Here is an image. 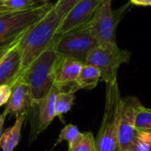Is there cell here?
Returning <instances> with one entry per match:
<instances>
[{
  "label": "cell",
  "instance_id": "3957f363",
  "mask_svg": "<svg viewBox=\"0 0 151 151\" xmlns=\"http://www.w3.org/2000/svg\"><path fill=\"white\" fill-rule=\"evenodd\" d=\"M53 6L51 3H42L37 6L19 12H5L0 14V48L17 42L35 23Z\"/></svg>",
  "mask_w": 151,
  "mask_h": 151
},
{
  "label": "cell",
  "instance_id": "44dd1931",
  "mask_svg": "<svg viewBox=\"0 0 151 151\" xmlns=\"http://www.w3.org/2000/svg\"><path fill=\"white\" fill-rule=\"evenodd\" d=\"M134 151H151V132L136 131Z\"/></svg>",
  "mask_w": 151,
  "mask_h": 151
},
{
  "label": "cell",
  "instance_id": "7a4b0ae2",
  "mask_svg": "<svg viewBox=\"0 0 151 151\" xmlns=\"http://www.w3.org/2000/svg\"><path fill=\"white\" fill-rule=\"evenodd\" d=\"M121 99L118 80L107 82L104 116L96 138V151H119V120Z\"/></svg>",
  "mask_w": 151,
  "mask_h": 151
},
{
  "label": "cell",
  "instance_id": "484cf974",
  "mask_svg": "<svg viewBox=\"0 0 151 151\" xmlns=\"http://www.w3.org/2000/svg\"><path fill=\"white\" fill-rule=\"evenodd\" d=\"M16 43V42H15ZM13 45V44H12ZM12 45H10V46H6V47H3V48H0V59L2 58V57L7 52V50L12 46Z\"/></svg>",
  "mask_w": 151,
  "mask_h": 151
},
{
  "label": "cell",
  "instance_id": "5bb4252c",
  "mask_svg": "<svg viewBox=\"0 0 151 151\" xmlns=\"http://www.w3.org/2000/svg\"><path fill=\"white\" fill-rule=\"evenodd\" d=\"M28 111H24L16 116L14 125L8 127L0 137V149L2 151H12L20 140L21 128Z\"/></svg>",
  "mask_w": 151,
  "mask_h": 151
},
{
  "label": "cell",
  "instance_id": "5b68a950",
  "mask_svg": "<svg viewBox=\"0 0 151 151\" xmlns=\"http://www.w3.org/2000/svg\"><path fill=\"white\" fill-rule=\"evenodd\" d=\"M97 45L88 23L73 28L56 38L50 49H53L61 58H67L85 64L89 51Z\"/></svg>",
  "mask_w": 151,
  "mask_h": 151
},
{
  "label": "cell",
  "instance_id": "4dcf8cb0",
  "mask_svg": "<svg viewBox=\"0 0 151 151\" xmlns=\"http://www.w3.org/2000/svg\"><path fill=\"white\" fill-rule=\"evenodd\" d=\"M127 151H129V150H127Z\"/></svg>",
  "mask_w": 151,
  "mask_h": 151
},
{
  "label": "cell",
  "instance_id": "2e32d148",
  "mask_svg": "<svg viewBox=\"0 0 151 151\" xmlns=\"http://www.w3.org/2000/svg\"><path fill=\"white\" fill-rule=\"evenodd\" d=\"M74 100L75 91L72 88L68 91H59L58 93L55 101V111L56 117H58L62 122H64L63 115L72 110Z\"/></svg>",
  "mask_w": 151,
  "mask_h": 151
},
{
  "label": "cell",
  "instance_id": "6da1fadb",
  "mask_svg": "<svg viewBox=\"0 0 151 151\" xmlns=\"http://www.w3.org/2000/svg\"><path fill=\"white\" fill-rule=\"evenodd\" d=\"M61 20L54 6H52L50 10L19 40L18 47L21 55V69L19 78L43 51L51 47Z\"/></svg>",
  "mask_w": 151,
  "mask_h": 151
},
{
  "label": "cell",
  "instance_id": "9c48e42d",
  "mask_svg": "<svg viewBox=\"0 0 151 151\" xmlns=\"http://www.w3.org/2000/svg\"><path fill=\"white\" fill-rule=\"evenodd\" d=\"M59 91L60 90L54 86L44 97L34 102L32 104L29 111H33L32 134H34V139L43 132L56 117L55 101Z\"/></svg>",
  "mask_w": 151,
  "mask_h": 151
},
{
  "label": "cell",
  "instance_id": "e0dca14e",
  "mask_svg": "<svg viewBox=\"0 0 151 151\" xmlns=\"http://www.w3.org/2000/svg\"><path fill=\"white\" fill-rule=\"evenodd\" d=\"M68 151H96V138L91 132L81 133L79 138L68 146Z\"/></svg>",
  "mask_w": 151,
  "mask_h": 151
},
{
  "label": "cell",
  "instance_id": "d4e9b609",
  "mask_svg": "<svg viewBox=\"0 0 151 151\" xmlns=\"http://www.w3.org/2000/svg\"><path fill=\"white\" fill-rule=\"evenodd\" d=\"M4 117L3 116V113H0V137L3 134V128H4Z\"/></svg>",
  "mask_w": 151,
  "mask_h": 151
},
{
  "label": "cell",
  "instance_id": "52a82bcc",
  "mask_svg": "<svg viewBox=\"0 0 151 151\" xmlns=\"http://www.w3.org/2000/svg\"><path fill=\"white\" fill-rule=\"evenodd\" d=\"M142 105L139 99L134 96L121 99L119 120V151H134L135 119Z\"/></svg>",
  "mask_w": 151,
  "mask_h": 151
},
{
  "label": "cell",
  "instance_id": "4316f807",
  "mask_svg": "<svg viewBox=\"0 0 151 151\" xmlns=\"http://www.w3.org/2000/svg\"><path fill=\"white\" fill-rule=\"evenodd\" d=\"M9 12V11H8L4 5H1V6H0V14L3 13V12ZM10 12H11V11H10Z\"/></svg>",
  "mask_w": 151,
  "mask_h": 151
},
{
  "label": "cell",
  "instance_id": "f546056e",
  "mask_svg": "<svg viewBox=\"0 0 151 151\" xmlns=\"http://www.w3.org/2000/svg\"><path fill=\"white\" fill-rule=\"evenodd\" d=\"M2 2H4V1H6V0H1Z\"/></svg>",
  "mask_w": 151,
  "mask_h": 151
},
{
  "label": "cell",
  "instance_id": "277c9868",
  "mask_svg": "<svg viewBox=\"0 0 151 151\" xmlns=\"http://www.w3.org/2000/svg\"><path fill=\"white\" fill-rule=\"evenodd\" d=\"M60 57L53 49L43 51L19 77L30 88L33 100L44 97L54 87L56 69Z\"/></svg>",
  "mask_w": 151,
  "mask_h": 151
},
{
  "label": "cell",
  "instance_id": "7c38bea8",
  "mask_svg": "<svg viewBox=\"0 0 151 151\" xmlns=\"http://www.w3.org/2000/svg\"><path fill=\"white\" fill-rule=\"evenodd\" d=\"M18 42L0 59V86L10 84L12 87L15 81L19 78L21 69V55L18 47Z\"/></svg>",
  "mask_w": 151,
  "mask_h": 151
},
{
  "label": "cell",
  "instance_id": "9a60e30c",
  "mask_svg": "<svg viewBox=\"0 0 151 151\" xmlns=\"http://www.w3.org/2000/svg\"><path fill=\"white\" fill-rule=\"evenodd\" d=\"M100 80V71L93 65L84 64L74 85L71 88L75 92L79 89H93Z\"/></svg>",
  "mask_w": 151,
  "mask_h": 151
},
{
  "label": "cell",
  "instance_id": "ba28073f",
  "mask_svg": "<svg viewBox=\"0 0 151 151\" xmlns=\"http://www.w3.org/2000/svg\"><path fill=\"white\" fill-rule=\"evenodd\" d=\"M112 0H103L91 19L88 22L97 44L116 42V22L111 8Z\"/></svg>",
  "mask_w": 151,
  "mask_h": 151
},
{
  "label": "cell",
  "instance_id": "ac0fdd59",
  "mask_svg": "<svg viewBox=\"0 0 151 151\" xmlns=\"http://www.w3.org/2000/svg\"><path fill=\"white\" fill-rule=\"evenodd\" d=\"M136 131L151 132V109L142 105L137 112L135 119Z\"/></svg>",
  "mask_w": 151,
  "mask_h": 151
},
{
  "label": "cell",
  "instance_id": "f1b7e54d",
  "mask_svg": "<svg viewBox=\"0 0 151 151\" xmlns=\"http://www.w3.org/2000/svg\"><path fill=\"white\" fill-rule=\"evenodd\" d=\"M1 5H3V2H2V1L0 0V6H1Z\"/></svg>",
  "mask_w": 151,
  "mask_h": 151
},
{
  "label": "cell",
  "instance_id": "8992f818",
  "mask_svg": "<svg viewBox=\"0 0 151 151\" xmlns=\"http://www.w3.org/2000/svg\"><path fill=\"white\" fill-rule=\"evenodd\" d=\"M131 53L121 50L117 43L97 44L88 53L86 65L96 67L101 73V80L105 83L117 80L118 71L121 64L129 63Z\"/></svg>",
  "mask_w": 151,
  "mask_h": 151
},
{
  "label": "cell",
  "instance_id": "cb8c5ba5",
  "mask_svg": "<svg viewBox=\"0 0 151 151\" xmlns=\"http://www.w3.org/2000/svg\"><path fill=\"white\" fill-rule=\"evenodd\" d=\"M131 2L136 5H151V0H131Z\"/></svg>",
  "mask_w": 151,
  "mask_h": 151
},
{
  "label": "cell",
  "instance_id": "30bf717a",
  "mask_svg": "<svg viewBox=\"0 0 151 151\" xmlns=\"http://www.w3.org/2000/svg\"><path fill=\"white\" fill-rule=\"evenodd\" d=\"M102 1L103 0H81L75 4L61 20L55 39L73 28L87 24L93 17Z\"/></svg>",
  "mask_w": 151,
  "mask_h": 151
},
{
  "label": "cell",
  "instance_id": "ffe728a7",
  "mask_svg": "<svg viewBox=\"0 0 151 151\" xmlns=\"http://www.w3.org/2000/svg\"><path fill=\"white\" fill-rule=\"evenodd\" d=\"M3 5L11 12L26 11L37 6L35 0H6L3 2Z\"/></svg>",
  "mask_w": 151,
  "mask_h": 151
},
{
  "label": "cell",
  "instance_id": "8fae6325",
  "mask_svg": "<svg viewBox=\"0 0 151 151\" xmlns=\"http://www.w3.org/2000/svg\"><path fill=\"white\" fill-rule=\"evenodd\" d=\"M34 102L30 88L23 79L19 78L12 85V94L7 106L3 112V116L4 118L12 115L17 116L21 112L29 111Z\"/></svg>",
  "mask_w": 151,
  "mask_h": 151
},
{
  "label": "cell",
  "instance_id": "603a6c76",
  "mask_svg": "<svg viewBox=\"0 0 151 151\" xmlns=\"http://www.w3.org/2000/svg\"><path fill=\"white\" fill-rule=\"evenodd\" d=\"M12 86L10 84H4L0 86V107L7 104L12 94Z\"/></svg>",
  "mask_w": 151,
  "mask_h": 151
},
{
  "label": "cell",
  "instance_id": "7402d4cb",
  "mask_svg": "<svg viewBox=\"0 0 151 151\" xmlns=\"http://www.w3.org/2000/svg\"><path fill=\"white\" fill-rule=\"evenodd\" d=\"M81 0H58L54 4V9L61 19L70 12V10Z\"/></svg>",
  "mask_w": 151,
  "mask_h": 151
},
{
  "label": "cell",
  "instance_id": "83f0119b",
  "mask_svg": "<svg viewBox=\"0 0 151 151\" xmlns=\"http://www.w3.org/2000/svg\"><path fill=\"white\" fill-rule=\"evenodd\" d=\"M50 0H42V3H48Z\"/></svg>",
  "mask_w": 151,
  "mask_h": 151
},
{
  "label": "cell",
  "instance_id": "4fadbf2b",
  "mask_svg": "<svg viewBox=\"0 0 151 151\" xmlns=\"http://www.w3.org/2000/svg\"><path fill=\"white\" fill-rule=\"evenodd\" d=\"M83 65L84 64L77 60L60 57L56 69L54 86L57 87L60 91H64V88L69 85H72L73 87L81 73Z\"/></svg>",
  "mask_w": 151,
  "mask_h": 151
},
{
  "label": "cell",
  "instance_id": "d6986e66",
  "mask_svg": "<svg viewBox=\"0 0 151 151\" xmlns=\"http://www.w3.org/2000/svg\"><path fill=\"white\" fill-rule=\"evenodd\" d=\"M81 132L79 130V128L73 125V124H68L65 127H64L59 134L58 139L55 143V146L58 145L59 143H61L62 142L65 141L68 143V146L72 145L81 135Z\"/></svg>",
  "mask_w": 151,
  "mask_h": 151
}]
</instances>
